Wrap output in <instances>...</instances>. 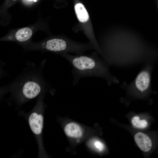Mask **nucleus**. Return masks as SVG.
Listing matches in <instances>:
<instances>
[{"label": "nucleus", "instance_id": "1", "mask_svg": "<svg viewBox=\"0 0 158 158\" xmlns=\"http://www.w3.org/2000/svg\"><path fill=\"white\" fill-rule=\"evenodd\" d=\"M45 63L46 60H44L37 67L32 63H27L21 73L1 89L12 92L21 102L35 98L45 91L53 90L43 77Z\"/></svg>", "mask_w": 158, "mask_h": 158}, {"label": "nucleus", "instance_id": "2", "mask_svg": "<svg viewBox=\"0 0 158 158\" xmlns=\"http://www.w3.org/2000/svg\"><path fill=\"white\" fill-rule=\"evenodd\" d=\"M62 55L72 66L73 86L77 84L81 79L86 77L103 78L109 86L119 83L118 79L110 71V63L104 59H100L95 54L92 56H75L66 54Z\"/></svg>", "mask_w": 158, "mask_h": 158}, {"label": "nucleus", "instance_id": "3", "mask_svg": "<svg viewBox=\"0 0 158 158\" xmlns=\"http://www.w3.org/2000/svg\"><path fill=\"white\" fill-rule=\"evenodd\" d=\"M155 63L148 62L143 64L133 80L129 83L123 82L120 86L128 92L143 95L151 92L152 75Z\"/></svg>", "mask_w": 158, "mask_h": 158}, {"label": "nucleus", "instance_id": "4", "mask_svg": "<svg viewBox=\"0 0 158 158\" xmlns=\"http://www.w3.org/2000/svg\"><path fill=\"white\" fill-rule=\"evenodd\" d=\"M28 122L31 131L35 134L39 135L41 134L44 124V117L41 114L33 112L28 117Z\"/></svg>", "mask_w": 158, "mask_h": 158}, {"label": "nucleus", "instance_id": "5", "mask_svg": "<svg viewBox=\"0 0 158 158\" xmlns=\"http://www.w3.org/2000/svg\"><path fill=\"white\" fill-rule=\"evenodd\" d=\"M134 139L138 147L143 151L148 152L151 149L152 141L146 134L142 132H138L135 134Z\"/></svg>", "mask_w": 158, "mask_h": 158}, {"label": "nucleus", "instance_id": "6", "mask_svg": "<svg viewBox=\"0 0 158 158\" xmlns=\"http://www.w3.org/2000/svg\"><path fill=\"white\" fill-rule=\"evenodd\" d=\"M33 31L29 27H24L18 30L15 33L13 39L20 43L28 41L31 37Z\"/></svg>", "mask_w": 158, "mask_h": 158}, {"label": "nucleus", "instance_id": "7", "mask_svg": "<svg viewBox=\"0 0 158 158\" xmlns=\"http://www.w3.org/2000/svg\"><path fill=\"white\" fill-rule=\"evenodd\" d=\"M64 130L66 135L70 137L79 138L82 135V131L80 127L74 123H68L65 126Z\"/></svg>", "mask_w": 158, "mask_h": 158}, {"label": "nucleus", "instance_id": "8", "mask_svg": "<svg viewBox=\"0 0 158 158\" xmlns=\"http://www.w3.org/2000/svg\"><path fill=\"white\" fill-rule=\"evenodd\" d=\"M75 11L79 20L82 23H85L89 19L88 13L84 5L81 3L76 4L74 6Z\"/></svg>", "mask_w": 158, "mask_h": 158}, {"label": "nucleus", "instance_id": "9", "mask_svg": "<svg viewBox=\"0 0 158 158\" xmlns=\"http://www.w3.org/2000/svg\"><path fill=\"white\" fill-rule=\"evenodd\" d=\"M131 123L134 127L140 128H145L147 124V122L145 120H140L138 116L133 117L132 118Z\"/></svg>", "mask_w": 158, "mask_h": 158}, {"label": "nucleus", "instance_id": "10", "mask_svg": "<svg viewBox=\"0 0 158 158\" xmlns=\"http://www.w3.org/2000/svg\"><path fill=\"white\" fill-rule=\"evenodd\" d=\"M89 145L95 150L99 152L102 151L104 148L103 144L100 141L92 140L90 142Z\"/></svg>", "mask_w": 158, "mask_h": 158}, {"label": "nucleus", "instance_id": "11", "mask_svg": "<svg viewBox=\"0 0 158 158\" xmlns=\"http://www.w3.org/2000/svg\"><path fill=\"white\" fill-rule=\"evenodd\" d=\"M34 1H36V0H33Z\"/></svg>", "mask_w": 158, "mask_h": 158}]
</instances>
